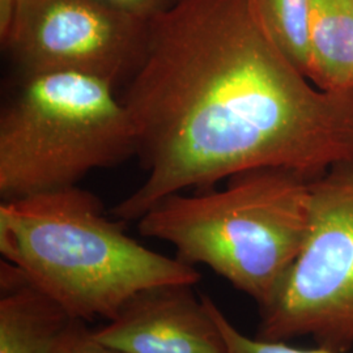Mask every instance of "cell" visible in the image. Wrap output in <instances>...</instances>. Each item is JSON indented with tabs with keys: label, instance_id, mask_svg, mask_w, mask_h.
<instances>
[{
	"label": "cell",
	"instance_id": "6da1fadb",
	"mask_svg": "<svg viewBox=\"0 0 353 353\" xmlns=\"http://www.w3.org/2000/svg\"><path fill=\"white\" fill-rule=\"evenodd\" d=\"M123 88L147 173L112 210L123 223L246 170L316 178L353 160V90L327 92L303 75L255 0H181L148 23L144 61Z\"/></svg>",
	"mask_w": 353,
	"mask_h": 353
},
{
	"label": "cell",
	"instance_id": "7a4b0ae2",
	"mask_svg": "<svg viewBox=\"0 0 353 353\" xmlns=\"http://www.w3.org/2000/svg\"><path fill=\"white\" fill-rule=\"evenodd\" d=\"M0 252L74 319L110 321L139 290L196 284L201 274L127 236L79 186L0 204Z\"/></svg>",
	"mask_w": 353,
	"mask_h": 353
},
{
	"label": "cell",
	"instance_id": "3957f363",
	"mask_svg": "<svg viewBox=\"0 0 353 353\" xmlns=\"http://www.w3.org/2000/svg\"><path fill=\"white\" fill-rule=\"evenodd\" d=\"M312 182L285 168L246 170L224 189L166 196L138 220L139 233L170 243L188 265L210 267L261 307L303 249Z\"/></svg>",
	"mask_w": 353,
	"mask_h": 353
},
{
	"label": "cell",
	"instance_id": "277c9868",
	"mask_svg": "<svg viewBox=\"0 0 353 353\" xmlns=\"http://www.w3.org/2000/svg\"><path fill=\"white\" fill-rule=\"evenodd\" d=\"M137 152L135 126L110 83L77 72L23 75L0 113V196L77 186Z\"/></svg>",
	"mask_w": 353,
	"mask_h": 353
},
{
	"label": "cell",
	"instance_id": "5b68a950",
	"mask_svg": "<svg viewBox=\"0 0 353 353\" xmlns=\"http://www.w3.org/2000/svg\"><path fill=\"white\" fill-rule=\"evenodd\" d=\"M259 312V339L312 338L332 352L353 351V160L313 178L303 249Z\"/></svg>",
	"mask_w": 353,
	"mask_h": 353
},
{
	"label": "cell",
	"instance_id": "8992f818",
	"mask_svg": "<svg viewBox=\"0 0 353 353\" xmlns=\"http://www.w3.org/2000/svg\"><path fill=\"white\" fill-rule=\"evenodd\" d=\"M148 45V23L102 0H17L3 49L23 75L77 72L115 88L135 75Z\"/></svg>",
	"mask_w": 353,
	"mask_h": 353
},
{
	"label": "cell",
	"instance_id": "52a82bcc",
	"mask_svg": "<svg viewBox=\"0 0 353 353\" xmlns=\"http://www.w3.org/2000/svg\"><path fill=\"white\" fill-rule=\"evenodd\" d=\"M194 285L172 283L139 290L93 332L123 353H228L214 300L198 294Z\"/></svg>",
	"mask_w": 353,
	"mask_h": 353
},
{
	"label": "cell",
	"instance_id": "ba28073f",
	"mask_svg": "<svg viewBox=\"0 0 353 353\" xmlns=\"http://www.w3.org/2000/svg\"><path fill=\"white\" fill-rule=\"evenodd\" d=\"M72 319L19 267L0 261V353H51Z\"/></svg>",
	"mask_w": 353,
	"mask_h": 353
},
{
	"label": "cell",
	"instance_id": "9c48e42d",
	"mask_svg": "<svg viewBox=\"0 0 353 353\" xmlns=\"http://www.w3.org/2000/svg\"><path fill=\"white\" fill-rule=\"evenodd\" d=\"M309 79L327 92L353 90V0H310Z\"/></svg>",
	"mask_w": 353,
	"mask_h": 353
},
{
	"label": "cell",
	"instance_id": "30bf717a",
	"mask_svg": "<svg viewBox=\"0 0 353 353\" xmlns=\"http://www.w3.org/2000/svg\"><path fill=\"white\" fill-rule=\"evenodd\" d=\"M255 3L280 50L309 77L310 0H255Z\"/></svg>",
	"mask_w": 353,
	"mask_h": 353
},
{
	"label": "cell",
	"instance_id": "8fae6325",
	"mask_svg": "<svg viewBox=\"0 0 353 353\" xmlns=\"http://www.w3.org/2000/svg\"><path fill=\"white\" fill-rule=\"evenodd\" d=\"M212 307L216 319L227 341L228 353H335L322 347L305 350L288 345L287 341H263L259 338L246 336L239 328L233 326V323L220 310V307L214 301Z\"/></svg>",
	"mask_w": 353,
	"mask_h": 353
},
{
	"label": "cell",
	"instance_id": "7c38bea8",
	"mask_svg": "<svg viewBox=\"0 0 353 353\" xmlns=\"http://www.w3.org/2000/svg\"><path fill=\"white\" fill-rule=\"evenodd\" d=\"M51 353H123L99 341L87 322L72 319Z\"/></svg>",
	"mask_w": 353,
	"mask_h": 353
},
{
	"label": "cell",
	"instance_id": "4fadbf2b",
	"mask_svg": "<svg viewBox=\"0 0 353 353\" xmlns=\"http://www.w3.org/2000/svg\"><path fill=\"white\" fill-rule=\"evenodd\" d=\"M119 12L150 23L173 10L181 0H102Z\"/></svg>",
	"mask_w": 353,
	"mask_h": 353
},
{
	"label": "cell",
	"instance_id": "5bb4252c",
	"mask_svg": "<svg viewBox=\"0 0 353 353\" xmlns=\"http://www.w3.org/2000/svg\"><path fill=\"white\" fill-rule=\"evenodd\" d=\"M17 10V0H0V41L8 36Z\"/></svg>",
	"mask_w": 353,
	"mask_h": 353
}]
</instances>
